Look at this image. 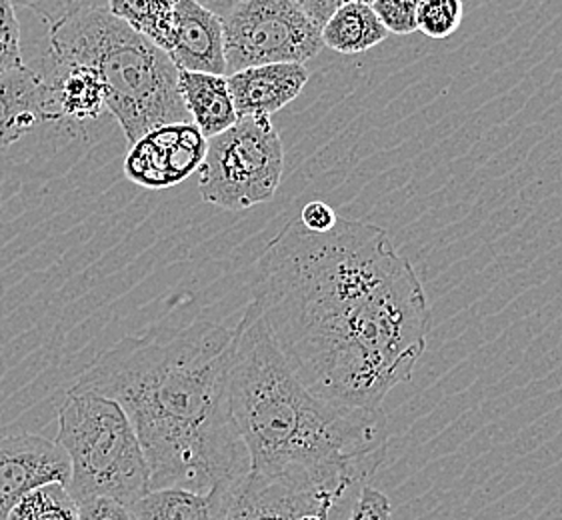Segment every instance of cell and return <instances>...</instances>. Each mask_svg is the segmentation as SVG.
<instances>
[{
    "mask_svg": "<svg viewBox=\"0 0 562 520\" xmlns=\"http://www.w3.org/2000/svg\"><path fill=\"white\" fill-rule=\"evenodd\" d=\"M221 21L226 77L260 65H304L325 46L321 26H316L294 0H243Z\"/></svg>",
    "mask_w": 562,
    "mask_h": 520,
    "instance_id": "cell-7",
    "label": "cell"
},
{
    "mask_svg": "<svg viewBox=\"0 0 562 520\" xmlns=\"http://www.w3.org/2000/svg\"><path fill=\"white\" fill-rule=\"evenodd\" d=\"M50 91V123L82 125L101 116L104 84L94 68L45 57L41 68Z\"/></svg>",
    "mask_w": 562,
    "mask_h": 520,
    "instance_id": "cell-13",
    "label": "cell"
},
{
    "mask_svg": "<svg viewBox=\"0 0 562 520\" xmlns=\"http://www.w3.org/2000/svg\"><path fill=\"white\" fill-rule=\"evenodd\" d=\"M372 11L393 34H413L418 31L416 14L420 0H372Z\"/></svg>",
    "mask_w": 562,
    "mask_h": 520,
    "instance_id": "cell-23",
    "label": "cell"
},
{
    "mask_svg": "<svg viewBox=\"0 0 562 520\" xmlns=\"http://www.w3.org/2000/svg\"><path fill=\"white\" fill-rule=\"evenodd\" d=\"M14 4L33 11L48 29L67 21L70 16L90 9H106L109 0H12Z\"/></svg>",
    "mask_w": 562,
    "mask_h": 520,
    "instance_id": "cell-22",
    "label": "cell"
},
{
    "mask_svg": "<svg viewBox=\"0 0 562 520\" xmlns=\"http://www.w3.org/2000/svg\"><path fill=\"white\" fill-rule=\"evenodd\" d=\"M58 444L70 461L67 487L77 502L104 497L133 507L150 490L147 454L113 398L70 388L58 410Z\"/></svg>",
    "mask_w": 562,
    "mask_h": 520,
    "instance_id": "cell-5",
    "label": "cell"
},
{
    "mask_svg": "<svg viewBox=\"0 0 562 520\" xmlns=\"http://www.w3.org/2000/svg\"><path fill=\"white\" fill-rule=\"evenodd\" d=\"M303 63H274L228 75V89L238 116H272L293 102L308 82Z\"/></svg>",
    "mask_w": 562,
    "mask_h": 520,
    "instance_id": "cell-12",
    "label": "cell"
},
{
    "mask_svg": "<svg viewBox=\"0 0 562 520\" xmlns=\"http://www.w3.org/2000/svg\"><path fill=\"white\" fill-rule=\"evenodd\" d=\"M235 487L216 488L206 495L187 488H153L131 509L138 520H221Z\"/></svg>",
    "mask_w": 562,
    "mask_h": 520,
    "instance_id": "cell-16",
    "label": "cell"
},
{
    "mask_svg": "<svg viewBox=\"0 0 562 520\" xmlns=\"http://www.w3.org/2000/svg\"><path fill=\"white\" fill-rule=\"evenodd\" d=\"M335 498L291 481L250 475L231 490L221 520H289L303 512H333Z\"/></svg>",
    "mask_w": 562,
    "mask_h": 520,
    "instance_id": "cell-10",
    "label": "cell"
},
{
    "mask_svg": "<svg viewBox=\"0 0 562 520\" xmlns=\"http://www.w3.org/2000/svg\"><path fill=\"white\" fill-rule=\"evenodd\" d=\"M299 4V9L316 24L323 29V24L333 16V12L337 11L340 4H345L347 0H294Z\"/></svg>",
    "mask_w": 562,
    "mask_h": 520,
    "instance_id": "cell-27",
    "label": "cell"
},
{
    "mask_svg": "<svg viewBox=\"0 0 562 520\" xmlns=\"http://www.w3.org/2000/svg\"><path fill=\"white\" fill-rule=\"evenodd\" d=\"M167 55L179 70L226 77L223 21L194 0H177Z\"/></svg>",
    "mask_w": 562,
    "mask_h": 520,
    "instance_id": "cell-11",
    "label": "cell"
},
{
    "mask_svg": "<svg viewBox=\"0 0 562 520\" xmlns=\"http://www.w3.org/2000/svg\"><path fill=\"white\" fill-rule=\"evenodd\" d=\"M347 520H393L391 500L381 490L364 485L360 487L359 497Z\"/></svg>",
    "mask_w": 562,
    "mask_h": 520,
    "instance_id": "cell-24",
    "label": "cell"
},
{
    "mask_svg": "<svg viewBox=\"0 0 562 520\" xmlns=\"http://www.w3.org/2000/svg\"><path fill=\"white\" fill-rule=\"evenodd\" d=\"M389 31L372 11L371 4L360 0H347L323 24V45L340 55H360L381 45Z\"/></svg>",
    "mask_w": 562,
    "mask_h": 520,
    "instance_id": "cell-17",
    "label": "cell"
},
{
    "mask_svg": "<svg viewBox=\"0 0 562 520\" xmlns=\"http://www.w3.org/2000/svg\"><path fill=\"white\" fill-rule=\"evenodd\" d=\"M79 507V520H138L135 510L114 498H89Z\"/></svg>",
    "mask_w": 562,
    "mask_h": 520,
    "instance_id": "cell-25",
    "label": "cell"
},
{
    "mask_svg": "<svg viewBox=\"0 0 562 520\" xmlns=\"http://www.w3.org/2000/svg\"><path fill=\"white\" fill-rule=\"evenodd\" d=\"M233 330L194 320L170 337H124L70 388L116 400L147 454L153 488L213 493L250 473L228 395Z\"/></svg>",
    "mask_w": 562,
    "mask_h": 520,
    "instance_id": "cell-2",
    "label": "cell"
},
{
    "mask_svg": "<svg viewBox=\"0 0 562 520\" xmlns=\"http://www.w3.org/2000/svg\"><path fill=\"white\" fill-rule=\"evenodd\" d=\"M177 0H109L106 11L169 53Z\"/></svg>",
    "mask_w": 562,
    "mask_h": 520,
    "instance_id": "cell-18",
    "label": "cell"
},
{
    "mask_svg": "<svg viewBox=\"0 0 562 520\" xmlns=\"http://www.w3.org/2000/svg\"><path fill=\"white\" fill-rule=\"evenodd\" d=\"M194 2H199L206 11L214 12L218 19H225L226 14L238 7L243 0H194Z\"/></svg>",
    "mask_w": 562,
    "mask_h": 520,
    "instance_id": "cell-28",
    "label": "cell"
},
{
    "mask_svg": "<svg viewBox=\"0 0 562 520\" xmlns=\"http://www.w3.org/2000/svg\"><path fill=\"white\" fill-rule=\"evenodd\" d=\"M252 303L284 361L335 407L376 412L427 351L432 310L413 262L384 228L299 216L262 250Z\"/></svg>",
    "mask_w": 562,
    "mask_h": 520,
    "instance_id": "cell-1",
    "label": "cell"
},
{
    "mask_svg": "<svg viewBox=\"0 0 562 520\" xmlns=\"http://www.w3.org/2000/svg\"><path fill=\"white\" fill-rule=\"evenodd\" d=\"M330 515L328 512H321V510H313V512H303V515H296L293 519L289 520H328Z\"/></svg>",
    "mask_w": 562,
    "mask_h": 520,
    "instance_id": "cell-29",
    "label": "cell"
},
{
    "mask_svg": "<svg viewBox=\"0 0 562 520\" xmlns=\"http://www.w3.org/2000/svg\"><path fill=\"white\" fill-rule=\"evenodd\" d=\"M70 478L68 454L58 442L23 432L0 439V520L9 519L21 498L48 483Z\"/></svg>",
    "mask_w": 562,
    "mask_h": 520,
    "instance_id": "cell-9",
    "label": "cell"
},
{
    "mask_svg": "<svg viewBox=\"0 0 562 520\" xmlns=\"http://www.w3.org/2000/svg\"><path fill=\"white\" fill-rule=\"evenodd\" d=\"M12 0H0V75L24 67L21 24Z\"/></svg>",
    "mask_w": 562,
    "mask_h": 520,
    "instance_id": "cell-21",
    "label": "cell"
},
{
    "mask_svg": "<svg viewBox=\"0 0 562 520\" xmlns=\"http://www.w3.org/2000/svg\"><path fill=\"white\" fill-rule=\"evenodd\" d=\"M284 170L281 135L270 116H238L225 133L209 138L199 191L204 203L245 211L269 203Z\"/></svg>",
    "mask_w": 562,
    "mask_h": 520,
    "instance_id": "cell-6",
    "label": "cell"
},
{
    "mask_svg": "<svg viewBox=\"0 0 562 520\" xmlns=\"http://www.w3.org/2000/svg\"><path fill=\"white\" fill-rule=\"evenodd\" d=\"M338 215L330 204L323 203V201H311L303 206L299 221L303 223L304 227L313 233H326L335 227Z\"/></svg>",
    "mask_w": 562,
    "mask_h": 520,
    "instance_id": "cell-26",
    "label": "cell"
},
{
    "mask_svg": "<svg viewBox=\"0 0 562 520\" xmlns=\"http://www.w3.org/2000/svg\"><path fill=\"white\" fill-rule=\"evenodd\" d=\"M50 123V91L41 70L26 67L0 75V150L36 126Z\"/></svg>",
    "mask_w": 562,
    "mask_h": 520,
    "instance_id": "cell-14",
    "label": "cell"
},
{
    "mask_svg": "<svg viewBox=\"0 0 562 520\" xmlns=\"http://www.w3.org/2000/svg\"><path fill=\"white\" fill-rule=\"evenodd\" d=\"M209 138L194 123H170L148 131L131 147L124 174L143 189H170L203 167Z\"/></svg>",
    "mask_w": 562,
    "mask_h": 520,
    "instance_id": "cell-8",
    "label": "cell"
},
{
    "mask_svg": "<svg viewBox=\"0 0 562 520\" xmlns=\"http://www.w3.org/2000/svg\"><path fill=\"white\" fill-rule=\"evenodd\" d=\"M228 395L250 475L291 481L326 497H347L383 466V410L335 407L301 383L250 301L233 330Z\"/></svg>",
    "mask_w": 562,
    "mask_h": 520,
    "instance_id": "cell-3",
    "label": "cell"
},
{
    "mask_svg": "<svg viewBox=\"0 0 562 520\" xmlns=\"http://www.w3.org/2000/svg\"><path fill=\"white\" fill-rule=\"evenodd\" d=\"M360 2H367V4H372V0H360Z\"/></svg>",
    "mask_w": 562,
    "mask_h": 520,
    "instance_id": "cell-30",
    "label": "cell"
},
{
    "mask_svg": "<svg viewBox=\"0 0 562 520\" xmlns=\"http://www.w3.org/2000/svg\"><path fill=\"white\" fill-rule=\"evenodd\" d=\"M48 57L94 68L104 104L135 145L170 123H192L179 91V68L169 55L106 9L82 11L50 29Z\"/></svg>",
    "mask_w": 562,
    "mask_h": 520,
    "instance_id": "cell-4",
    "label": "cell"
},
{
    "mask_svg": "<svg viewBox=\"0 0 562 520\" xmlns=\"http://www.w3.org/2000/svg\"><path fill=\"white\" fill-rule=\"evenodd\" d=\"M464 19L462 0H420L416 26L428 38H449Z\"/></svg>",
    "mask_w": 562,
    "mask_h": 520,
    "instance_id": "cell-20",
    "label": "cell"
},
{
    "mask_svg": "<svg viewBox=\"0 0 562 520\" xmlns=\"http://www.w3.org/2000/svg\"><path fill=\"white\" fill-rule=\"evenodd\" d=\"M179 91L191 121L206 138L225 133L238 121L225 75L179 70Z\"/></svg>",
    "mask_w": 562,
    "mask_h": 520,
    "instance_id": "cell-15",
    "label": "cell"
},
{
    "mask_svg": "<svg viewBox=\"0 0 562 520\" xmlns=\"http://www.w3.org/2000/svg\"><path fill=\"white\" fill-rule=\"evenodd\" d=\"M80 507L65 483L34 488L16 502L7 520H79Z\"/></svg>",
    "mask_w": 562,
    "mask_h": 520,
    "instance_id": "cell-19",
    "label": "cell"
}]
</instances>
